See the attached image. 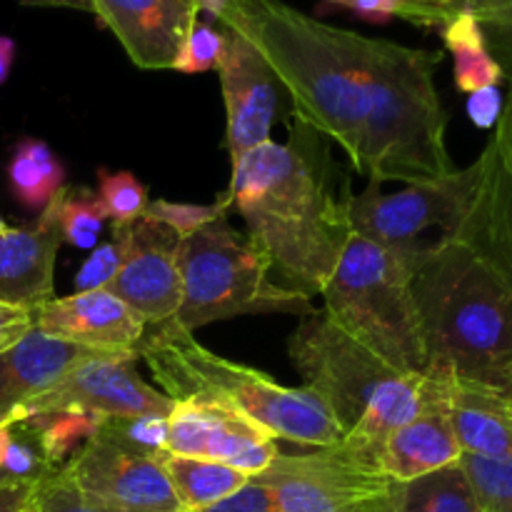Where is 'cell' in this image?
<instances>
[{
	"instance_id": "cell-20",
	"label": "cell",
	"mask_w": 512,
	"mask_h": 512,
	"mask_svg": "<svg viewBox=\"0 0 512 512\" xmlns=\"http://www.w3.org/2000/svg\"><path fill=\"white\" fill-rule=\"evenodd\" d=\"M58 195L33 225L0 233V300L5 303L38 308L55 298V260L63 243Z\"/></svg>"
},
{
	"instance_id": "cell-12",
	"label": "cell",
	"mask_w": 512,
	"mask_h": 512,
	"mask_svg": "<svg viewBox=\"0 0 512 512\" xmlns=\"http://www.w3.org/2000/svg\"><path fill=\"white\" fill-rule=\"evenodd\" d=\"M138 353H103L70 368L53 388L33 400L23 420L43 410L75 408L98 418L170 415L175 400L145 383L135 370Z\"/></svg>"
},
{
	"instance_id": "cell-23",
	"label": "cell",
	"mask_w": 512,
	"mask_h": 512,
	"mask_svg": "<svg viewBox=\"0 0 512 512\" xmlns=\"http://www.w3.org/2000/svg\"><path fill=\"white\" fill-rule=\"evenodd\" d=\"M445 48L453 55L455 85L460 93H475L483 88H498L505 80L503 65L493 55L483 25L470 13H455L440 28Z\"/></svg>"
},
{
	"instance_id": "cell-32",
	"label": "cell",
	"mask_w": 512,
	"mask_h": 512,
	"mask_svg": "<svg viewBox=\"0 0 512 512\" xmlns=\"http://www.w3.org/2000/svg\"><path fill=\"white\" fill-rule=\"evenodd\" d=\"M95 435L140 453L165 458L168 455V415H125L100 418Z\"/></svg>"
},
{
	"instance_id": "cell-16",
	"label": "cell",
	"mask_w": 512,
	"mask_h": 512,
	"mask_svg": "<svg viewBox=\"0 0 512 512\" xmlns=\"http://www.w3.org/2000/svg\"><path fill=\"white\" fill-rule=\"evenodd\" d=\"M423 375L425 388L418 413L385 440L383 458H380L383 473L390 475L395 483H408L420 475L460 463L463 458L450 420L453 373L440 365H428Z\"/></svg>"
},
{
	"instance_id": "cell-35",
	"label": "cell",
	"mask_w": 512,
	"mask_h": 512,
	"mask_svg": "<svg viewBox=\"0 0 512 512\" xmlns=\"http://www.w3.org/2000/svg\"><path fill=\"white\" fill-rule=\"evenodd\" d=\"M225 50V30L213 28L205 20H195L190 33L185 35V43L180 48L178 58H175L173 70L175 73L195 75L208 73V70L218 68L220 58Z\"/></svg>"
},
{
	"instance_id": "cell-22",
	"label": "cell",
	"mask_w": 512,
	"mask_h": 512,
	"mask_svg": "<svg viewBox=\"0 0 512 512\" xmlns=\"http://www.w3.org/2000/svg\"><path fill=\"white\" fill-rule=\"evenodd\" d=\"M450 420L463 455L512 460V395L450 375Z\"/></svg>"
},
{
	"instance_id": "cell-39",
	"label": "cell",
	"mask_w": 512,
	"mask_h": 512,
	"mask_svg": "<svg viewBox=\"0 0 512 512\" xmlns=\"http://www.w3.org/2000/svg\"><path fill=\"white\" fill-rule=\"evenodd\" d=\"M195 512H280V508L278 503H275V495L270 493L268 485L250 478L248 483L240 490H235L233 495H228V498L218 500V503Z\"/></svg>"
},
{
	"instance_id": "cell-4",
	"label": "cell",
	"mask_w": 512,
	"mask_h": 512,
	"mask_svg": "<svg viewBox=\"0 0 512 512\" xmlns=\"http://www.w3.org/2000/svg\"><path fill=\"white\" fill-rule=\"evenodd\" d=\"M288 355L345 438L340 448L360 463L383 470L385 440L420 408L423 373H400L340 330L323 310L300 320L288 340Z\"/></svg>"
},
{
	"instance_id": "cell-9",
	"label": "cell",
	"mask_w": 512,
	"mask_h": 512,
	"mask_svg": "<svg viewBox=\"0 0 512 512\" xmlns=\"http://www.w3.org/2000/svg\"><path fill=\"white\" fill-rule=\"evenodd\" d=\"M480 183V158L473 165L438 180L408 183L403 190L383 193L380 183L350 195L353 233L388 248H425L420 245L428 230L438 228L440 240L455 238L473 205Z\"/></svg>"
},
{
	"instance_id": "cell-10",
	"label": "cell",
	"mask_w": 512,
	"mask_h": 512,
	"mask_svg": "<svg viewBox=\"0 0 512 512\" xmlns=\"http://www.w3.org/2000/svg\"><path fill=\"white\" fill-rule=\"evenodd\" d=\"M280 512H395V483L340 445L280 453L260 475Z\"/></svg>"
},
{
	"instance_id": "cell-26",
	"label": "cell",
	"mask_w": 512,
	"mask_h": 512,
	"mask_svg": "<svg viewBox=\"0 0 512 512\" xmlns=\"http://www.w3.org/2000/svg\"><path fill=\"white\" fill-rule=\"evenodd\" d=\"M395 512H483L460 463L398 483Z\"/></svg>"
},
{
	"instance_id": "cell-3",
	"label": "cell",
	"mask_w": 512,
	"mask_h": 512,
	"mask_svg": "<svg viewBox=\"0 0 512 512\" xmlns=\"http://www.w3.org/2000/svg\"><path fill=\"white\" fill-rule=\"evenodd\" d=\"M413 293L428 365L512 395V290L458 238L413 260Z\"/></svg>"
},
{
	"instance_id": "cell-43",
	"label": "cell",
	"mask_w": 512,
	"mask_h": 512,
	"mask_svg": "<svg viewBox=\"0 0 512 512\" xmlns=\"http://www.w3.org/2000/svg\"><path fill=\"white\" fill-rule=\"evenodd\" d=\"M33 483H8L0 488V512H23L30 503Z\"/></svg>"
},
{
	"instance_id": "cell-7",
	"label": "cell",
	"mask_w": 512,
	"mask_h": 512,
	"mask_svg": "<svg viewBox=\"0 0 512 512\" xmlns=\"http://www.w3.org/2000/svg\"><path fill=\"white\" fill-rule=\"evenodd\" d=\"M418 250L388 248L353 233L320 293L323 313L400 373H423L428 368L413 293Z\"/></svg>"
},
{
	"instance_id": "cell-25",
	"label": "cell",
	"mask_w": 512,
	"mask_h": 512,
	"mask_svg": "<svg viewBox=\"0 0 512 512\" xmlns=\"http://www.w3.org/2000/svg\"><path fill=\"white\" fill-rule=\"evenodd\" d=\"M8 183L25 208L40 213L65 188V168L48 143L38 138H23L10 153Z\"/></svg>"
},
{
	"instance_id": "cell-34",
	"label": "cell",
	"mask_w": 512,
	"mask_h": 512,
	"mask_svg": "<svg viewBox=\"0 0 512 512\" xmlns=\"http://www.w3.org/2000/svg\"><path fill=\"white\" fill-rule=\"evenodd\" d=\"M460 468L468 475L483 512H512V460H485L463 455Z\"/></svg>"
},
{
	"instance_id": "cell-50",
	"label": "cell",
	"mask_w": 512,
	"mask_h": 512,
	"mask_svg": "<svg viewBox=\"0 0 512 512\" xmlns=\"http://www.w3.org/2000/svg\"><path fill=\"white\" fill-rule=\"evenodd\" d=\"M433 3H438V5H443V8H445V0H433Z\"/></svg>"
},
{
	"instance_id": "cell-1",
	"label": "cell",
	"mask_w": 512,
	"mask_h": 512,
	"mask_svg": "<svg viewBox=\"0 0 512 512\" xmlns=\"http://www.w3.org/2000/svg\"><path fill=\"white\" fill-rule=\"evenodd\" d=\"M323 135L295 120L288 143L248 150L233 163L220 198L238 210L248 238L283 288L315 298L325 290L350 235V190L338 193Z\"/></svg>"
},
{
	"instance_id": "cell-15",
	"label": "cell",
	"mask_w": 512,
	"mask_h": 512,
	"mask_svg": "<svg viewBox=\"0 0 512 512\" xmlns=\"http://www.w3.org/2000/svg\"><path fill=\"white\" fill-rule=\"evenodd\" d=\"M225 30V50L218 63L220 88H223L225 148L230 160H238L248 150L268 143L273 123L278 118L280 98L285 90L250 40L235 30Z\"/></svg>"
},
{
	"instance_id": "cell-40",
	"label": "cell",
	"mask_w": 512,
	"mask_h": 512,
	"mask_svg": "<svg viewBox=\"0 0 512 512\" xmlns=\"http://www.w3.org/2000/svg\"><path fill=\"white\" fill-rule=\"evenodd\" d=\"M35 328V308L0 300V355L18 345Z\"/></svg>"
},
{
	"instance_id": "cell-14",
	"label": "cell",
	"mask_w": 512,
	"mask_h": 512,
	"mask_svg": "<svg viewBox=\"0 0 512 512\" xmlns=\"http://www.w3.org/2000/svg\"><path fill=\"white\" fill-rule=\"evenodd\" d=\"M63 468L80 490L123 510L183 512L155 455L93 435Z\"/></svg>"
},
{
	"instance_id": "cell-11",
	"label": "cell",
	"mask_w": 512,
	"mask_h": 512,
	"mask_svg": "<svg viewBox=\"0 0 512 512\" xmlns=\"http://www.w3.org/2000/svg\"><path fill=\"white\" fill-rule=\"evenodd\" d=\"M110 233L123 243L125 258L105 290L123 300L145 325L170 323L180 308V235L160 220L143 215L130 225H113Z\"/></svg>"
},
{
	"instance_id": "cell-24",
	"label": "cell",
	"mask_w": 512,
	"mask_h": 512,
	"mask_svg": "<svg viewBox=\"0 0 512 512\" xmlns=\"http://www.w3.org/2000/svg\"><path fill=\"white\" fill-rule=\"evenodd\" d=\"M165 475L183 512L203 510L243 488L250 475L205 458L168 453L163 458Z\"/></svg>"
},
{
	"instance_id": "cell-31",
	"label": "cell",
	"mask_w": 512,
	"mask_h": 512,
	"mask_svg": "<svg viewBox=\"0 0 512 512\" xmlns=\"http://www.w3.org/2000/svg\"><path fill=\"white\" fill-rule=\"evenodd\" d=\"M50 470L23 420L0 425V475L13 483H35Z\"/></svg>"
},
{
	"instance_id": "cell-21",
	"label": "cell",
	"mask_w": 512,
	"mask_h": 512,
	"mask_svg": "<svg viewBox=\"0 0 512 512\" xmlns=\"http://www.w3.org/2000/svg\"><path fill=\"white\" fill-rule=\"evenodd\" d=\"M455 238L468 243L512 290V170L493 140L480 153L478 190Z\"/></svg>"
},
{
	"instance_id": "cell-2",
	"label": "cell",
	"mask_w": 512,
	"mask_h": 512,
	"mask_svg": "<svg viewBox=\"0 0 512 512\" xmlns=\"http://www.w3.org/2000/svg\"><path fill=\"white\" fill-rule=\"evenodd\" d=\"M220 25L258 48L293 103L295 120L338 143L360 173L368 35L323 23L285 0H230Z\"/></svg>"
},
{
	"instance_id": "cell-38",
	"label": "cell",
	"mask_w": 512,
	"mask_h": 512,
	"mask_svg": "<svg viewBox=\"0 0 512 512\" xmlns=\"http://www.w3.org/2000/svg\"><path fill=\"white\" fill-rule=\"evenodd\" d=\"M450 13H470L488 40L512 33V0H445Z\"/></svg>"
},
{
	"instance_id": "cell-30",
	"label": "cell",
	"mask_w": 512,
	"mask_h": 512,
	"mask_svg": "<svg viewBox=\"0 0 512 512\" xmlns=\"http://www.w3.org/2000/svg\"><path fill=\"white\" fill-rule=\"evenodd\" d=\"M33 512H130L85 493L73 483L65 468H55L33 483L30 493Z\"/></svg>"
},
{
	"instance_id": "cell-6",
	"label": "cell",
	"mask_w": 512,
	"mask_h": 512,
	"mask_svg": "<svg viewBox=\"0 0 512 512\" xmlns=\"http://www.w3.org/2000/svg\"><path fill=\"white\" fill-rule=\"evenodd\" d=\"M138 358L145 360L160 393L178 400L210 398L238 410L268 430L275 440L303 448H333L345 433L323 400L308 388H285L270 375L233 363L193 338V333L165 323L143 335Z\"/></svg>"
},
{
	"instance_id": "cell-41",
	"label": "cell",
	"mask_w": 512,
	"mask_h": 512,
	"mask_svg": "<svg viewBox=\"0 0 512 512\" xmlns=\"http://www.w3.org/2000/svg\"><path fill=\"white\" fill-rule=\"evenodd\" d=\"M503 93L500 88H483V90H475V93L468 95V115L478 128L488 130L495 128L503 115Z\"/></svg>"
},
{
	"instance_id": "cell-8",
	"label": "cell",
	"mask_w": 512,
	"mask_h": 512,
	"mask_svg": "<svg viewBox=\"0 0 512 512\" xmlns=\"http://www.w3.org/2000/svg\"><path fill=\"white\" fill-rule=\"evenodd\" d=\"M178 265L183 293L170 325L185 333L240 315L288 313L308 318L315 313L308 295L273 280L268 258L248 235L228 223V215L185 235Z\"/></svg>"
},
{
	"instance_id": "cell-47",
	"label": "cell",
	"mask_w": 512,
	"mask_h": 512,
	"mask_svg": "<svg viewBox=\"0 0 512 512\" xmlns=\"http://www.w3.org/2000/svg\"><path fill=\"white\" fill-rule=\"evenodd\" d=\"M228 5H230V0H198L200 13H205L208 18H213V20H218V23L223 20Z\"/></svg>"
},
{
	"instance_id": "cell-33",
	"label": "cell",
	"mask_w": 512,
	"mask_h": 512,
	"mask_svg": "<svg viewBox=\"0 0 512 512\" xmlns=\"http://www.w3.org/2000/svg\"><path fill=\"white\" fill-rule=\"evenodd\" d=\"M98 195L113 225H130L143 218L150 205L148 188L130 170L98 168Z\"/></svg>"
},
{
	"instance_id": "cell-37",
	"label": "cell",
	"mask_w": 512,
	"mask_h": 512,
	"mask_svg": "<svg viewBox=\"0 0 512 512\" xmlns=\"http://www.w3.org/2000/svg\"><path fill=\"white\" fill-rule=\"evenodd\" d=\"M125 250L123 243L115 238H110L108 243L95 245L90 250V255L85 258V263L80 265V270L75 273V288L80 290H105L110 285V280L118 275L120 265H123Z\"/></svg>"
},
{
	"instance_id": "cell-17",
	"label": "cell",
	"mask_w": 512,
	"mask_h": 512,
	"mask_svg": "<svg viewBox=\"0 0 512 512\" xmlns=\"http://www.w3.org/2000/svg\"><path fill=\"white\" fill-rule=\"evenodd\" d=\"M93 15L138 68L173 70L200 8L198 0H93Z\"/></svg>"
},
{
	"instance_id": "cell-13",
	"label": "cell",
	"mask_w": 512,
	"mask_h": 512,
	"mask_svg": "<svg viewBox=\"0 0 512 512\" xmlns=\"http://www.w3.org/2000/svg\"><path fill=\"white\" fill-rule=\"evenodd\" d=\"M168 453L215 460L260 475L280 455L278 440L238 410L210 398L178 400L168 415Z\"/></svg>"
},
{
	"instance_id": "cell-5",
	"label": "cell",
	"mask_w": 512,
	"mask_h": 512,
	"mask_svg": "<svg viewBox=\"0 0 512 512\" xmlns=\"http://www.w3.org/2000/svg\"><path fill=\"white\" fill-rule=\"evenodd\" d=\"M443 53L368 38V115L360 173L375 183H425L455 173L445 143L448 115L435 88Z\"/></svg>"
},
{
	"instance_id": "cell-45",
	"label": "cell",
	"mask_w": 512,
	"mask_h": 512,
	"mask_svg": "<svg viewBox=\"0 0 512 512\" xmlns=\"http://www.w3.org/2000/svg\"><path fill=\"white\" fill-rule=\"evenodd\" d=\"M20 3L33 5V8H70L93 13V0H20Z\"/></svg>"
},
{
	"instance_id": "cell-51",
	"label": "cell",
	"mask_w": 512,
	"mask_h": 512,
	"mask_svg": "<svg viewBox=\"0 0 512 512\" xmlns=\"http://www.w3.org/2000/svg\"><path fill=\"white\" fill-rule=\"evenodd\" d=\"M23 512H33V510H30V503H28V508H25Z\"/></svg>"
},
{
	"instance_id": "cell-29",
	"label": "cell",
	"mask_w": 512,
	"mask_h": 512,
	"mask_svg": "<svg viewBox=\"0 0 512 512\" xmlns=\"http://www.w3.org/2000/svg\"><path fill=\"white\" fill-rule=\"evenodd\" d=\"M328 5L355 13L370 23H388V20H408L420 28H443L453 13L433 0H325Z\"/></svg>"
},
{
	"instance_id": "cell-49",
	"label": "cell",
	"mask_w": 512,
	"mask_h": 512,
	"mask_svg": "<svg viewBox=\"0 0 512 512\" xmlns=\"http://www.w3.org/2000/svg\"><path fill=\"white\" fill-rule=\"evenodd\" d=\"M5 230H8V225H5L3 218H0V233H5Z\"/></svg>"
},
{
	"instance_id": "cell-18",
	"label": "cell",
	"mask_w": 512,
	"mask_h": 512,
	"mask_svg": "<svg viewBox=\"0 0 512 512\" xmlns=\"http://www.w3.org/2000/svg\"><path fill=\"white\" fill-rule=\"evenodd\" d=\"M35 328L110 353H138L148 325L108 290H75L35 308Z\"/></svg>"
},
{
	"instance_id": "cell-42",
	"label": "cell",
	"mask_w": 512,
	"mask_h": 512,
	"mask_svg": "<svg viewBox=\"0 0 512 512\" xmlns=\"http://www.w3.org/2000/svg\"><path fill=\"white\" fill-rule=\"evenodd\" d=\"M493 145L498 148L500 158L505 160V165L512 170V88L508 100L503 105V115H500L498 125H495V138Z\"/></svg>"
},
{
	"instance_id": "cell-44",
	"label": "cell",
	"mask_w": 512,
	"mask_h": 512,
	"mask_svg": "<svg viewBox=\"0 0 512 512\" xmlns=\"http://www.w3.org/2000/svg\"><path fill=\"white\" fill-rule=\"evenodd\" d=\"M15 53H18V45H15V40L8 38V35H0V85L8 80L10 70H13Z\"/></svg>"
},
{
	"instance_id": "cell-28",
	"label": "cell",
	"mask_w": 512,
	"mask_h": 512,
	"mask_svg": "<svg viewBox=\"0 0 512 512\" xmlns=\"http://www.w3.org/2000/svg\"><path fill=\"white\" fill-rule=\"evenodd\" d=\"M58 220L63 243L80 250H93L108 220L103 200L88 185H70L58 195Z\"/></svg>"
},
{
	"instance_id": "cell-48",
	"label": "cell",
	"mask_w": 512,
	"mask_h": 512,
	"mask_svg": "<svg viewBox=\"0 0 512 512\" xmlns=\"http://www.w3.org/2000/svg\"><path fill=\"white\" fill-rule=\"evenodd\" d=\"M8 483H13V480H8L5 475H0V488H3V485H8Z\"/></svg>"
},
{
	"instance_id": "cell-27",
	"label": "cell",
	"mask_w": 512,
	"mask_h": 512,
	"mask_svg": "<svg viewBox=\"0 0 512 512\" xmlns=\"http://www.w3.org/2000/svg\"><path fill=\"white\" fill-rule=\"evenodd\" d=\"M50 468H63L98 430L100 418L75 408L43 410L23 420Z\"/></svg>"
},
{
	"instance_id": "cell-19",
	"label": "cell",
	"mask_w": 512,
	"mask_h": 512,
	"mask_svg": "<svg viewBox=\"0 0 512 512\" xmlns=\"http://www.w3.org/2000/svg\"><path fill=\"white\" fill-rule=\"evenodd\" d=\"M110 350L85 348L33 328L18 345L0 355V425L20 423L38 395L53 388L70 368Z\"/></svg>"
},
{
	"instance_id": "cell-36",
	"label": "cell",
	"mask_w": 512,
	"mask_h": 512,
	"mask_svg": "<svg viewBox=\"0 0 512 512\" xmlns=\"http://www.w3.org/2000/svg\"><path fill=\"white\" fill-rule=\"evenodd\" d=\"M228 210H230V205L225 203L223 198L213 205L173 203V200L155 198V200H150L145 215L160 220V223L168 225L170 230H175L180 238H185V235L195 233V230H200L203 225L213 223V220H218V218H225V215H228Z\"/></svg>"
},
{
	"instance_id": "cell-46",
	"label": "cell",
	"mask_w": 512,
	"mask_h": 512,
	"mask_svg": "<svg viewBox=\"0 0 512 512\" xmlns=\"http://www.w3.org/2000/svg\"><path fill=\"white\" fill-rule=\"evenodd\" d=\"M490 48H495V58H498V63L503 65L505 75L512 73V33L508 35H500V38H493L488 40Z\"/></svg>"
}]
</instances>
